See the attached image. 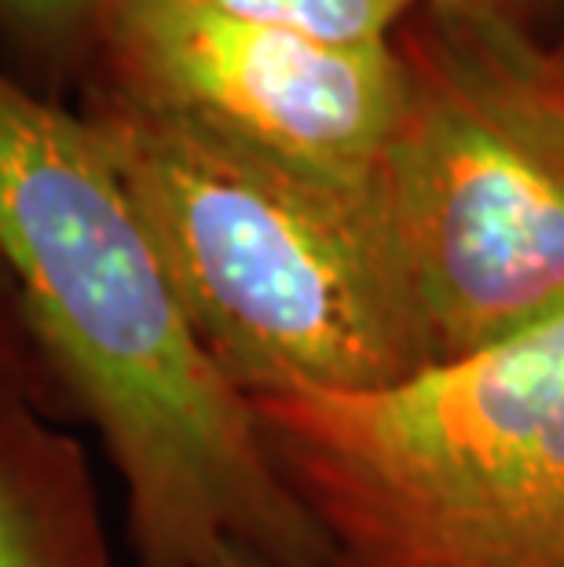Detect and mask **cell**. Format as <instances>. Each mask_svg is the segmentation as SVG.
Listing matches in <instances>:
<instances>
[{"label": "cell", "mask_w": 564, "mask_h": 567, "mask_svg": "<svg viewBox=\"0 0 564 567\" xmlns=\"http://www.w3.org/2000/svg\"><path fill=\"white\" fill-rule=\"evenodd\" d=\"M425 4H443V8H465V11H488V16H502L513 22H527L535 8H543L546 0H425Z\"/></svg>", "instance_id": "cell-11"}, {"label": "cell", "mask_w": 564, "mask_h": 567, "mask_svg": "<svg viewBox=\"0 0 564 567\" xmlns=\"http://www.w3.org/2000/svg\"><path fill=\"white\" fill-rule=\"evenodd\" d=\"M0 395H19V400L38 403L59 417H70L63 392L44 367L4 271H0Z\"/></svg>", "instance_id": "cell-10"}, {"label": "cell", "mask_w": 564, "mask_h": 567, "mask_svg": "<svg viewBox=\"0 0 564 567\" xmlns=\"http://www.w3.org/2000/svg\"><path fill=\"white\" fill-rule=\"evenodd\" d=\"M95 84L294 173L375 190L411 103L403 44H327L198 0H114Z\"/></svg>", "instance_id": "cell-5"}, {"label": "cell", "mask_w": 564, "mask_h": 567, "mask_svg": "<svg viewBox=\"0 0 564 567\" xmlns=\"http://www.w3.org/2000/svg\"><path fill=\"white\" fill-rule=\"evenodd\" d=\"M0 271L66 414L122 484L136 567H327V542L254 406L202 348L103 140L4 66Z\"/></svg>", "instance_id": "cell-1"}, {"label": "cell", "mask_w": 564, "mask_h": 567, "mask_svg": "<svg viewBox=\"0 0 564 567\" xmlns=\"http://www.w3.org/2000/svg\"><path fill=\"white\" fill-rule=\"evenodd\" d=\"M411 103L381 162L407 286L437 367L564 316V165L407 41Z\"/></svg>", "instance_id": "cell-4"}, {"label": "cell", "mask_w": 564, "mask_h": 567, "mask_svg": "<svg viewBox=\"0 0 564 567\" xmlns=\"http://www.w3.org/2000/svg\"><path fill=\"white\" fill-rule=\"evenodd\" d=\"M114 0H0V30L52 66L92 55L95 33Z\"/></svg>", "instance_id": "cell-9"}, {"label": "cell", "mask_w": 564, "mask_h": 567, "mask_svg": "<svg viewBox=\"0 0 564 567\" xmlns=\"http://www.w3.org/2000/svg\"><path fill=\"white\" fill-rule=\"evenodd\" d=\"M81 114L202 348L246 400L381 392L437 367L381 187L301 176L95 81Z\"/></svg>", "instance_id": "cell-2"}, {"label": "cell", "mask_w": 564, "mask_h": 567, "mask_svg": "<svg viewBox=\"0 0 564 567\" xmlns=\"http://www.w3.org/2000/svg\"><path fill=\"white\" fill-rule=\"evenodd\" d=\"M418 44L473 100L564 165V66L527 27L488 11L422 4Z\"/></svg>", "instance_id": "cell-7"}, {"label": "cell", "mask_w": 564, "mask_h": 567, "mask_svg": "<svg viewBox=\"0 0 564 567\" xmlns=\"http://www.w3.org/2000/svg\"><path fill=\"white\" fill-rule=\"evenodd\" d=\"M0 567H114L85 443L19 395H0Z\"/></svg>", "instance_id": "cell-6"}, {"label": "cell", "mask_w": 564, "mask_h": 567, "mask_svg": "<svg viewBox=\"0 0 564 567\" xmlns=\"http://www.w3.org/2000/svg\"><path fill=\"white\" fill-rule=\"evenodd\" d=\"M198 4L327 44H396L400 27L425 0H198Z\"/></svg>", "instance_id": "cell-8"}, {"label": "cell", "mask_w": 564, "mask_h": 567, "mask_svg": "<svg viewBox=\"0 0 564 567\" xmlns=\"http://www.w3.org/2000/svg\"><path fill=\"white\" fill-rule=\"evenodd\" d=\"M546 52L554 55V63H557V66H564V27H561V38H557L554 44H546Z\"/></svg>", "instance_id": "cell-13"}, {"label": "cell", "mask_w": 564, "mask_h": 567, "mask_svg": "<svg viewBox=\"0 0 564 567\" xmlns=\"http://www.w3.org/2000/svg\"><path fill=\"white\" fill-rule=\"evenodd\" d=\"M217 567H271V564H260V560H249V557H227Z\"/></svg>", "instance_id": "cell-12"}, {"label": "cell", "mask_w": 564, "mask_h": 567, "mask_svg": "<svg viewBox=\"0 0 564 567\" xmlns=\"http://www.w3.org/2000/svg\"><path fill=\"white\" fill-rule=\"evenodd\" d=\"M249 406L327 567H564V316L381 392Z\"/></svg>", "instance_id": "cell-3"}]
</instances>
